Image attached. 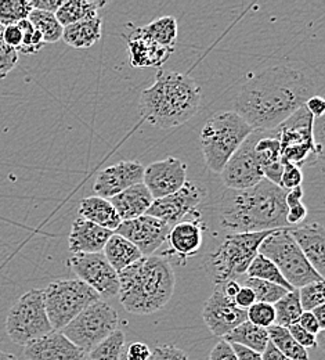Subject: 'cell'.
<instances>
[{
    "label": "cell",
    "mask_w": 325,
    "mask_h": 360,
    "mask_svg": "<svg viewBox=\"0 0 325 360\" xmlns=\"http://www.w3.org/2000/svg\"><path fill=\"white\" fill-rule=\"evenodd\" d=\"M272 231L227 234L223 243L213 252L208 254L204 261V269L213 284L237 280L238 276L245 274L253 258L259 254L262 241Z\"/></svg>",
    "instance_id": "6"
},
{
    "label": "cell",
    "mask_w": 325,
    "mask_h": 360,
    "mask_svg": "<svg viewBox=\"0 0 325 360\" xmlns=\"http://www.w3.org/2000/svg\"><path fill=\"white\" fill-rule=\"evenodd\" d=\"M28 21L42 35L45 45L55 44L62 37V25L57 21L53 13L32 10L28 15Z\"/></svg>",
    "instance_id": "33"
},
{
    "label": "cell",
    "mask_w": 325,
    "mask_h": 360,
    "mask_svg": "<svg viewBox=\"0 0 325 360\" xmlns=\"http://www.w3.org/2000/svg\"><path fill=\"white\" fill-rule=\"evenodd\" d=\"M262 360H291L282 355L279 349L269 341L266 349L262 352Z\"/></svg>",
    "instance_id": "57"
},
{
    "label": "cell",
    "mask_w": 325,
    "mask_h": 360,
    "mask_svg": "<svg viewBox=\"0 0 325 360\" xmlns=\"http://www.w3.org/2000/svg\"><path fill=\"white\" fill-rule=\"evenodd\" d=\"M78 211L81 215L79 218H84L94 225L101 226L111 231H115L117 227L121 225V219L110 200L97 195L82 200Z\"/></svg>",
    "instance_id": "26"
},
{
    "label": "cell",
    "mask_w": 325,
    "mask_h": 360,
    "mask_svg": "<svg viewBox=\"0 0 325 360\" xmlns=\"http://www.w3.org/2000/svg\"><path fill=\"white\" fill-rule=\"evenodd\" d=\"M208 360H238L234 349H232V344H229L227 341L222 340L219 341L213 349L209 354V359Z\"/></svg>",
    "instance_id": "47"
},
{
    "label": "cell",
    "mask_w": 325,
    "mask_h": 360,
    "mask_svg": "<svg viewBox=\"0 0 325 360\" xmlns=\"http://www.w3.org/2000/svg\"><path fill=\"white\" fill-rule=\"evenodd\" d=\"M276 312V323L279 327L288 328L291 324L296 323L299 316L302 315V307L299 301L298 290L286 292L274 305Z\"/></svg>",
    "instance_id": "36"
},
{
    "label": "cell",
    "mask_w": 325,
    "mask_h": 360,
    "mask_svg": "<svg viewBox=\"0 0 325 360\" xmlns=\"http://www.w3.org/2000/svg\"><path fill=\"white\" fill-rule=\"evenodd\" d=\"M47 317L53 331H61L100 295L79 278L55 280L44 290Z\"/></svg>",
    "instance_id": "8"
},
{
    "label": "cell",
    "mask_w": 325,
    "mask_h": 360,
    "mask_svg": "<svg viewBox=\"0 0 325 360\" xmlns=\"http://www.w3.org/2000/svg\"><path fill=\"white\" fill-rule=\"evenodd\" d=\"M223 340L227 341L229 344L245 347L258 354H262L270 341L267 328L258 327L248 320L235 327Z\"/></svg>",
    "instance_id": "30"
},
{
    "label": "cell",
    "mask_w": 325,
    "mask_h": 360,
    "mask_svg": "<svg viewBox=\"0 0 325 360\" xmlns=\"http://www.w3.org/2000/svg\"><path fill=\"white\" fill-rule=\"evenodd\" d=\"M102 21L100 17L64 27L61 39L74 49H88L101 39Z\"/></svg>",
    "instance_id": "28"
},
{
    "label": "cell",
    "mask_w": 325,
    "mask_h": 360,
    "mask_svg": "<svg viewBox=\"0 0 325 360\" xmlns=\"http://www.w3.org/2000/svg\"><path fill=\"white\" fill-rule=\"evenodd\" d=\"M67 264L81 281L93 288L101 300H110L118 295V273L108 264L102 252L72 254Z\"/></svg>",
    "instance_id": "13"
},
{
    "label": "cell",
    "mask_w": 325,
    "mask_h": 360,
    "mask_svg": "<svg viewBox=\"0 0 325 360\" xmlns=\"http://www.w3.org/2000/svg\"><path fill=\"white\" fill-rule=\"evenodd\" d=\"M150 360H190L183 349L176 345H159L151 352Z\"/></svg>",
    "instance_id": "44"
},
{
    "label": "cell",
    "mask_w": 325,
    "mask_h": 360,
    "mask_svg": "<svg viewBox=\"0 0 325 360\" xmlns=\"http://www.w3.org/2000/svg\"><path fill=\"white\" fill-rule=\"evenodd\" d=\"M202 103L201 88L186 74L159 70L140 96V114L158 129H173L191 120Z\"/></svg>",
    "instance_id": "3"
},
{
    "label": "cell",
    "mask_w": 325,
    "mask_h": 360,
    "mask_svg": "<svg viewBox=\"0 0 325 360\" xmlns=\"http://www.w3.org/2000/svg\"><path fill=\"white\" fill-rule=\"evenodd\" d=\"M259 254L270 259L279 268L285 281L293 290H299L306 284L324 280V277L307 262L300 248L292 238L289 227L273 230L262 241Z\"/></svg>",
    "instance_id": "7"
},
{
    "label": "cell",
    "mask_w": 325,
    "mask_h": 360,
    "mask_svg": "<svg viewBox=\"0 0 325 360\" xmlns=\"http://www.w3.org/2000/svg\"><path fill=\"white\" fill-rule=\"evenodd\" d=\"M289 233L312 268L324 277L325 230L323 225L312 222L307 225L289 227Z\"/></svg>",
    "instance_id": "21"
},
{
    "label": "cell",
    "mask_w": 325,
    "mask_h": 360,
    "mask_svg": "<svg viewBox=\"0 0 325 360\" xmlns=\"http://www.w3.org/2000/svg\"><path fill=\"white\" fill-rule=\"evenodd\" d=\"M24 356L27 360H85L86 354L61 331H51L25 345Z\"/></svg>",
    "instance_id": "19"
},
{
    "label": "cell",
    "mask_w": 325,
    "mask_h": 360,
    "mask_svg": "<svg viewBox=\"0 0 325 360\" xmlns=\"http://www.w3.org/2000/svg\"><path fill=\"white\" fill-rule=\"evenodd\" d=\"M253 131L234 111H222L211 117L199 135L208 168L215 174H220L232 154Z\"/></svg>",
    "instance_id": "5"
},
{
    "label": "cell",
    "mask_w": 325,
    "mask_h": 360,
    "mask_svg": "<svg viewBox=\"0 0 325 360\" xmlns=\"http://www.w3.org/2000/svg\"><path fill=\"white\" fill-rule=\"evenodd\" d=\"M245 274L248 277H252V278H259V280L274 283L277 285L284 287L288 291H293V288L285 281V278L279 273V268L270 259L263 257L262 254H258L253 258V261L251 262V265H249V268H248Z\"/></svg>",
    "instance_id": "35"
},
{
    "label": "cell",
    "mask_w": 325,
    "mask_h": 360,
    "mask_svg": "<svg viewBox=\"0 0 325 360\" xmlns=\"http://www.w3.org/2000/svg\"><path fill=\"white\" fill-rule=\"evenodd\" d=\"M128 50L131 54V64L135 68L161 67L173 54L175 47L159 45L150 39L141 30V27L133 28V31L125 35Z\"/></svg>",
    "instance_id": "20"
},
{
    "label": "cell",
    "mask_w": 325,
    "mask_h": 360,
    "mask_svg": "<svg viewBox=\"0 0 325 360\" xmlns=\"http://www.w3.org/2000/svg\"><path fill=\"white\" fill-rule=\"evenodd\" d=\"M270 132L279 139L282 162L302 167L321 154V146L314 140V118L305 105Z\"/></svg>",
    "instance_id": "10"
},
{
    "label": "cell",
    "mask_w": 325,
    "mask_h": 360,
    "mask_svg": "<svg viewBox=\"0 0 325 360\" xmlns=\"http://www.w3.org/2000/svg\"><path fill=\"white\" fill-rule=\"evenodd\" d=\"M142 32L154 42L166 47H175L178 39V21L171 15L157 18L141 27Z\"/></svg>",
    "instance_id": "31"
},
{
    "label": "cell",
    "mask_w": 325,
    "mask_h": 360,
    "mask_svg": "<svg viewBox=\"0 0 325 360\" xmlns=\"http://www.w3.org/2000/svg\"><path fill=\"white\" fill-rule=\"evenodd\" d=\"M303 330H306L307 333L317 335L321 333V328L316 320V317L313 316L312 312H302V315L299 316L298 321H296Z\"/></svg>",
    "instance_id": "51"
},
{
    "label": "cell",
    "mask_w": 325,
    "mask_h": 360,
    "mask_svg": "<svg viewBox=\"0 0 325 360\" xmlns=\"http://www.w3.org/2000/svg\"><path fill=\"white\" fill-rule=\"evenodd\" d=\"M105 6L104 1L89 0H68L62 1L60 8L54 13L57 21L64 27L92 20L98 17V11Z\"/></svg>",
    "instance_id": "29"
},
{
    "label": "cell",
    "mask_w": 325,
    "mask_h": 360,
    "mask_svg": "<svg viewBox=\"0 0 325 360\" xmlns=\"http://www.w3.org/2000/svg\"><path fill=\"white\" fill-rule=\"evenodd\" d=\"M112 234L114 231L111 230L78 218L74 221L69 233V251L72 254H98L104 250V245Z\"/></svg>",
    "instance_id": "23"
},
{
    "label": "cell",
    "mask_w": 325,
    "mask_h": 360,
    "mask_svg": "<svg viewBox=\"0 0 325 360\" xmlns=\"http://www.w3.org/2000/svg\"><path fill=\"white\" fill-rule=\"evenodd\" d=\"M324 280L314 281L298 290L299 301L303 312H312L314 308L324 305Z\"/></svg>",
    "instance_id": "39"
},
{
    "label": "cell",
    "mask_w": 325,
    "mask_h": 360,
    "mask_svg": "<svg viewBox=\"0 0 325 360\" xmlns=\"http://www.w3.org/2000/svg\"><path fill=\"white\" fill-rule=\"evenodd\" d=\"M22 32V42L20 49L17 50L18 54H25V56H32L41 51V49L45 46L42 35L34 28V25L27 20L20 21L17 24Z\"/></svg>",
    "instance_id": "40"
},
{
    "label": "cell",
    "mask_w": 325,
    "mask_h": 360,
    "mask_svg": "<svg viewBox=\"0 0 325 360\" xmlns=\"http://www.w3.org/2000/svg\"><path fill=\"white\" fill-rule=\"evenodd\" d=\"M187 165L175 157H168L144 168L142 184L154 200L176 193L187 181Z\"/></svg>",
    "instance_id": "16"
},
{
    "label": "cell",
    "mask_w": 325,
    "mask_h": 360,
    "mask_svg": "<svg viewBox=\"0 0 325 360\" xmlns=\"http://www.w3.org/2000/svg\"><path fill=\"white\" fill-rule=\"evenodd\" d=\"M246 320L258 327L269 328L276 323L274 307L269 304L255 302L249 309H246Z\"/></svg>",
    "instance_id": "41"
},
{
    "label": "cell",
    "mask_w": 325,
    "mask_h": 360,
    "mask_svg": "<svg viewBox=\"0 0 325 360\" xmlns=\"http://www.w3.org/2000/svg\"><path fill=\"white\" fill-rule=\"evenodd\" d=\"M169 230L171 226L165 222L150 215H142L132 221L121 222L114 233L131 241L142 257H151L165 244Z\"/></svg>",
    "instance_id": "15"
},
{
    "label": "cell",
    "mask_w": 325,
    "mask_h": 360,
    "mask_svg": "<svg viewBox=\"0 0 325 360\" xmlns=\"http://www.w3.org/2000/svg\"><path fill=\"white\" fill-rule=\"evenodd\" d=\"M205 198V186L198 181H186L176 193L159 200H154L147 215L172 227L182 222L187 215H192Z\"/></svg>",
    "instance_id": "14"
},
{
    "label": "cell",
    "mask_w": 325,
    "mask_h": 360,
    "mask_svg": "<svg viewBox=\"0 0 325 360\" xmlns=\"http://www.w3.org/2000/svg\"><path fill=\"white\" fill-rule=\"evenodd\" d=\"M53 331L45 307L44 290L32 288L21 295L6 317L8 338L21 347L39 340Z\"/></svg>",
    "instance_id": "9"
},
{
    "label": "cell",
    "mask_w": 325,
    "mask_h": 360,
    "mask_svg": "<svg viewBox=\"0 0 325 360\" xmlns=\"http://www.w3.org/2000/svg\"><path fill=\"white\" fill-rule=\"evenodd\" d=\"M270 342L279 349L282 355L291 360H309V352L302 348L291 335L288 328L273 324L267 328Z\"/></svg>",
    "instance_id": "32"
},
{
    "label": "cell",
    "mask_w": 325,
    "mask_h": 360,
    "mask_svg": "<svg viewBox=\"0 0 325 360\" xmlns=\"http://www.w3.org/2000/svg\"><path fill=\"white\" fill-rule=\"evenodd\" d=\"M306 217H307V208L303 202H298V204L288 207V211H286L288 227H292L293 225L303 222L306 219Z\"/></svg>",
    "instance_id": "48"
},
{
    "label": "cell",
    "mask_w": 325,
    "mask_h": 360,
    "mask_svg": "<svg viewBox=\"0 0 325 360\" xmlns=\"http://www.w3.org/2000/svg\"><path fill=\"white\" fill-rule=\"evenodd\" d=\"M215 287H218L227 298H230L234 301L235 295L238 294L239 288H241V284L237 281V280H226L220 284H215Z\"/></svg>",
    "instance_id": "54"
},
{
    "label": "cell",
    "mask_w": 325,
    "mask_h": 360,
    "mask_svg": "<svg viewBox=\"0 0 325 360\" xmlns=\"http://www.w3.org/2000/svg\"><path fill=\"white\" fill-rule=\"evenodd\" d=\"M32 11L31 1L27 0H0V25H15L28 18Z\"/></svg>",
    "instance_id": "38"
},
{
    "label": "cell",
    "mask_w": 325,
    "mask_h": 360,
    "mask_svg": "<svg viewBox=\"0 0 325 360\" xmlns=\"http://www.w3.org/2000/svg\"><path fill=\"white\" fill-rule=\"evenodd\" d=\"M110 202L117 211L121 222H126L147 215L154 198L147 187L139 183L110 198Z\"/></svg>",
    "instance_id": "24"
},
{
    "label": "cell",
    "mask_w": 325,
    "mask_h": 360,
    "mask_svg": "<svg viewBox=\"0 0 325 360\" xmlns=\"http://www.w3.org/2000/svg\"><path fill=\"white\" fill-rule=\"evenodd\" d=\"M119 323L117 311L105 301L98 300L82 311L61 333L85 354L111 335Z\"/></svg>",
    "instance_id": "11"
},
{
    "label": "cell",
    "mask_w": 325,
    "mask_h": 360,
    "mask_svg": "<svg viewBox=\"0 0 325 360\" xmlns=\"http://www.w3.org/2000/svg\"><path fill=\"white\" fill-rule=\"evenodd\" d=\"M303 195H305V191H303V187H296V188H292L289 191H286V195H285V202H286V208L293 205V204H298V202H302L303 200Z\"/></svg>",
    "instance_id": "56"
},
{
    "label": "cell",
    "mask_w": 325,
    "mask_h": 360,
    "mask_svg": "<svg viewBox=\"0 0 325 360\" xmlns=\"http://www.w3.org/2000/svg\"><path fill=\"white\" fill-rule=\"evenodd\" d=\"M0 360H18L15 355L13 354H8V352H4V351H0Z\"/></svg>",
    "instance_id": "59"
},
{
    "label": "cell",
    "mask_w": 325,
    "mask_h": 360,
    "mask_svg": "<svg viewBox=\"0 0 325 360\" xmlns=\"http://www.w3.org/2000/svg\"><path fill=\"white\" fill-rule=\"evenodd\" d=\"M125 334L121 330H115L88 352L85 360H119L125 351Z\"/></svg>",
    "instance_id": "34"
},
{
    "label": "cell",
    "mask_w": 325,
    "mask_h": 360,
    "mask_svg": "<svg viewBox=\"0 0 325 360\" xmlns=\"http://www.w3.org/2000/svg\"><path fill=\"white\" fill-rule=\"evenodd\" d=\"M232 347L238 360H262V354H258L252 349H248L237 344H232Z\"/></svg>",
    "instance_id": "55"
},
{
    "label": "cell",
    "mask_w": 325,
    "mask_h": 360,
    "mask_svg": "<svg viewBox=\"0 0 325 360\" xmlns=\"http://www.w3.org/2000/svg\"><path fill=\"white\" fill-rule=\"evenodd\" d=\"M255 302H256V300H255V294L252 292V290L248 288V287L241 285L238 294H237L235 298H234V304H235L238 308L246 311V309H249Z\"/></svg>",
    "instance_id": "50"
},
{
    "label": "cell",
    "mask_w": 325,
    "mask_h": 360,
    "mask_svg": "<svg viewBox=\"0 0 325 360\" xmlns=\"http://www.w3.org/2000/svg\"><path fill=\"white\" fill-rule=\"evenodd\" d=\"M242 285L252 290V292L255 294L256 302L269 304V305H274L286 292H289L288 290L274 283L252 278V277H245L242 281Z\"/></svg>",
    "instance_id": "37"
},
{
    "label": "cell",
    "mask_w": 325,
    "mask_h": 360,
    "mask_svg": "<svg viewBox=\"0 0 325 360\" xmlns=\"http://www.w3.org/2000/svg\"><path fill=\"white\" fill-rule=\"evenodd\" d=\"M119 360H126V358H125V355H124V354H122V356H121V359Z\"/></svg>",
    "instance_id": "60"
},
{
    "label": "cell",
    "mask_w": 325,
    "mask_h": 360,
    "mask_svg": "<svg viewBox=\"0 0 325 360\" xmlns=\"http://www.w3.org/2000/svg\"><path fill=\"white\" fill-rule=\"evenodd\" d=\"M124 355L126 360H150L151 351L144 342H132L125 348Z\"/></svg>",
    "instance_id": "46"
},
{
    "label": "cell",
    "mask_w": 325,
    "mask_h": 360,
    "mask_svg": "<svg viewBox=\"0 0 325 360\" xmlns=\"http://www.w3.org/2000/svg\"><path fill=\"white\" fill-rule=\"evenodd\" d=\"M3 39H4L6 45L10 46L11 49H14L17 51L21 46V42H22V32H21L20 27L17 24L4 27Z\"/></svg>",
    "instance_id": "49"
},
{
    "label": "cell",
    "mask_w": 325,
    "mask_h": 360,
    "mask_svg": "<svg viewBox=\"0 0 325 360\" xmlns=\"http://www.w3.org/2000/svg\"><path fill=\"white\" fill-rule=\"evenodd\" d=\"M169 250L164 254H171L179 259L194 257L204 244V225L198 219L182 221L172 226L166 238Z\"/></svg>",
    "instance_id": "22"
},
{
    "label": "cell",
    "mask_w": 325,
    "mask_h": 360,
    "mask_svg": "<svg viewBox=\"0 0 325 360\" xmlns=\"http://www.w3.org/2000/svg\"><path fill=\"white\" fill-rule=\"evenodd\" d=\"M118 297L122 307L133 315H151L162 309L175 291V271L164 257H142L118 273Z\"/></svg>",
    "instance_id": "4"
},
{
    "label": "cell",
    "mask_w": 325,
    "mask_h": 360,
    "mask_svg": "<svg viewBox=\"0 0 325 360\" xmlns=\"http://www.w3.org/2000/svg\"><path fill=\"white\" fill-rule=\"evenodd\" d=\"M102 255L117 273L129 268L142 258L139 250L119 234H112L104 245Z\"/></svg>",
    "instance_id": "27"
},
{
    "label": "cell",
    "mask_w": 325,
    "mask_h": 360,
    "mask_svg": "<svg viewBox=\"0 0 325 360\" xmlns=\"http://www.w3.org/2000/svg\"><path fill=\"white\" fill-rule=\"evenodd\" d=\"M202 317L211 333L216 337H226L235 327L246 321V311L238 308L218 287L206 300Z\"/></svg>",
    "instance_id": "17"
},
{
    "label": "cell",
    "mask_w": 325,
    "mask_h": 360,
    "mask_svg": "<svg viewBox=\"0 0 325 360\" xmlns=\"http://www.w3.org/2000/svg\"><path fill=\"white\" fill-rule=\"evenodd\" d=\"M142 175L144 167L139 161H121L98 172L93 191L97 197L110 200L124 190L142 183Z\"/></svg>",
    "instance_id": "18"
},
{
    "label": "cell",
    "mask_w": 325,
    "mask_h": 360,
    "mask_svg": "<svg viewBox=\"0 0 325 360\" xmlns=\"http://www.w3.org/2000/svg\"><path fill=\"white\" fill-rule=\"evenodd\" d=\"M288 331L291 333L292 338L302 347L305 348L306 351L309 348H316L317 347V340H316V335L307 333L306 330H303L298 323H293L288 327Z\"/></svg>",
    "instance_id": "45"
},
{
    "label": "cell",
    "mask_w": 325,
    "mask_h": 360,
    "mask_svg": "<svg viewBox=\"0 0 325 360\" xmlns=\"http://www.w3.org/2000/svg\"><path fill=\"white\" fill-rule=\"evenodd\" d=\"M64 0H32L31 7L32 10L46 11V13H55Z\"/></svg>",
    "instance_id": "53"
},
{
    "label": "cell",
    "mask_w": 325,
    "mask_h": 360,
    "mask_svg": "<svg viewBox=\"0 0 325 360\" xmlns=\"http://www.w3.org/2000/svg\"><path fill=\"white\" fill-rule=\"evenodd\" d=\"M267 134V132H266ZM262 136L255 144V155L262 169L263 178L279 186V180L284 169V162L281 160V146L276 136Z\"/></svg>",
    "instance_id": "25"
},
{
    "label": "cell",
    "mask_w": 325,
    "mask_h": 360,
    "mask_svg": "<svg viewBox=\"0 0 325 360\" xmlns=\"http://www.w3.org/2000/svg\"><path fill=\"white\" fill-rule=\"evenodd\" d=\"M306 110L313 115V118H320L323 117L325 111L324 98L319 94H314L313 97H310L306 104H305Z\"/></svg>",
    "instance_id": "52"
},
{
    "label": "cell",
    "mask_w": 325,
    "mask_h": 360,
    "mask_svg": "<svg viewBox=\"0 0 325 360\" xmlns=\"http://www.w3.org/2000/svg\"><path fill=\"white\" fill-rule=\"evenodd\" d=\"M312 314L316 317V320H317V323H319V326H320V328H321V331H323L325 328V305L314 308V309L312 311Z\"/></svg>",
    "instance_id": "58"
},
{
    "label": "cell",
    "mask_w": 325,
    "mask_h": 360,
    "mask_svg": "<svg viewBox=\"0 0 325 360\" xmlns=\"http://www.w3.org/2000/svg\"><path fill=\"white\" fill-rule=\"evenodd\" d=\"M286 191L263 179L246 190L226 188L220 197V226L230 234L259 233L288 227Z\"/></svg>",
    "instance_id": "2"
},
{
    "label": "cell",
    "mask_w": 325,
    "mask_h": 360,
    "mask_svg": "<svg viewBox=\"0 0 325 360\" xmlns=\"http://www.w3.org/2000/svg\"><path fill=\"white\" fill-rule=\"evenodd\" d=\"M302 181H303V172H302L300 167L284 162V169H282V175H281V180H279V187L284 188L285 191H289L292 188L300 187Z\"/></svg>",
    "instance_id": "43"
},
{
    "label": "cell",
    "mask_w": 325,
    "mask_h": 360,
    "mask_svg": "<svg viewBox=\"0 0 325 360\" xmlns=\"http://www.w3.org/2000/svg\"><path fill=\"white\" fill-rule=\"evenodd\" d=\"M3 31L4 27L0 25V79H4L15 68L20 57L14 49L6 45L3 39Z\"/></svg>",
    "instance_id": "42"
},
{
    "label": "cell",
    "mask_w": 325,
    "mask_h": 360,
    "mask_svg": "<svg viewBox=\"0 0 325 360\" xmlns=\"http://www.w3.org/2000/svg\"><path fill=\"white\" fill-rule=\"evenodd\" d=\"M265 134L262 131H253L226 162L220 176L227 188L246 190L265 179L253 150L256 141Z\"/></svg>",
    "instance_id": "12"
},
{
    "label": "cell",
    "mask_w": 325,
    "mask_h": 360,
    "mask_svg": "<svg viewBox=\"0 0 325 360\" xmlns=\"http://www.w3.org/2000/svg\"><path fill=\"white\" fill-rule=\"evenodd\" d=\"M316 82L292 65L269 67L246 81L234 98L237 112L252 129L270 132L316 94Z\"/></svg>",
    "instance_id": "1"
}]
</instances>
